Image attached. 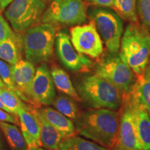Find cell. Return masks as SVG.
Segmentation results:
<instances>
[{
	"mask_svg": "<svg viewBox=\"0 0 150 150\" xmlns=\"http://www.w3.org/2000/svg\"><path fill=\"white\" fill-rule=\"evenodd\" d=\"M1 149V141H0V150Z\"/></svg>",
	"mask_w": 150,
	"mask_h": 150,
	"instance_id": "d590c367",
	"label": "cell"
},
{
	"mask_svg": "<svg viewBox=\"0 0 150 150\" xmlns=\"http://www.w3.org/2000/svg\"><path fill=\"white\" fill-rule=\"evenodd\" d=\"M136 1L137 0H114L112 7L118 16L124 20L132 23H138Z\"/></svg>",
	"mask_w": 150,
	"mask_h": 150,
	"instance_id": "603a6c76",
	"label": "cell"
},
{
	"mask_svg": "<svg viewBox=\"0 0 150 150\" xmlns=\"http://www.w3.org/2000/svg\"><path fill=\"white\" fill-rule=\"evenodd\" d=\"M136 14L141 26L150 31V0H137Z\"/></svg>",
	"mask_w": 150,
	"mask_h": 150,
	"instance_id": "484cf974",
	"label": "cell"
},
{
	"mask_svg": "<svg viewBox=\"0 0 150 150\" xmlns=\"http://www.w3.org/2000/svg\"><path fill=\"white\" fill-rule=\"evenodd\" d=\"M56 110L61 112L69 119L74 120L77 117L78 108L76 104L74 102L72 98L65 95H59L55 97L52 104Z\"/></svg>",
	"mask_w": 150,
	"mask_h": 150,
	"instance_id": "d4e9b609",
	"label": "cell"
},
{
	"mask_svg": "<svg viewBox=\"0 0 150 150\" xmlns=\"http://www.w3.org/2000/svg\"><path fill=\"white\" fill-rule=\"evenodd\" d=\"M0 100L8 109V112H13L17 115L19 109L29 107L15 92L11 91L8 88H0Z\"/></svg>",
	"mask_w": 150,
	"mask_h": 150,
	"instance_id": "cb8c5ba5",
	"label": "cell"
},
{
	"mask_svg": "<svg viewBox=\"0 0 150 150\" xmlns=\"http://www.w3.org/2000/svg\"><path fill=\"white\" fill-rule=\"evenodd\" d=\"M54 45L58 58L68 70L84 71L93 65L92 60L75 50L66 31H61L56 35Z\"/></svg>",
	"mask_w": 150,
	"mask_h": 150,
	"instance_id": "30bf717a",
	"label": "cell"
},
{
	"mask_svg": "<svg viewBox=\"0 0 150 150\" xmlns=\"http://www.w3.org/2000/svg\"><path fill=\"white\" fill-rule=\"evenodd\" d=\"M119 123V115L113 110L94 108L79 118L76 129L81 136L112 149L117 142Z\"/></svg>",
	"mask_w": 150,
	"mask_h": 150,
	"instance_id": "6da1fadb",
	"label": "cell"
},
{
	"mask_svg": "<svg viewBox=\"0 0 150 150\" xmlns=\"http://www.w3.org/2000/svg\"><path fill=\"white\" fill-rule=\"evenodd\" d=\"M38 111L50 125L59 131L63 139L74 136L75 134L74 125L68 117L52 108H41Z\"/></svg>",
	"mask_w": 150,
	"mask_h": 150,
	"instance_id": "2e32d148",
	"label": "cell"
},
{
	"mask_svg": "<svg viewBox=\"0 0 150 150\" xmlns=\"http://www.w3.org/2000/svg\"><path fill=\"white\" fill-rule=\"evenodd\" d=\"M0 78L6 86V87L11 91H13L20 97V93L16 88L11 73V66L6 62L0 60Z\"/></svg>",
	"mask_w": 150,
	"mask_h": 150,
	"instance_id": "4316f807",
	"label": "cell"
},
{
	"mask_svg": "<svg viewBox=\"0 0 150 150\" xmlns=\"http://www.w3.org/2000/svg\"><path fill=\"white\" fill-rule=\"evenodd\" d=\"M27 150H29V148H28V149Z\"/></svg>",
	"mask_w": 150,
	"mask_h": 150,
	"instance_id": "74e56055",
	"label": "cell"
},
{
	"mask_svg": "<svg viewBox=\"0 0 150 150\" xmlns=\"http://www.w3.org/2000/svg\"><path fill=\"white\" fill-rule=\"evenodd\" d=\"M70 40L79 53L93 59H97L104 52L102 40L93 21L71 28Z\"/></svg>",
	"mask_w": 150,
	"mask_h": 150,
	"instance_id": "9c48e42d",
	"label": "cell"
},
{
	"mask_svg": "<svg viewBox=\"0 0 150 150\" xmlns=\"http://www.w3.org/2000/svg\"><path fill=\"white\" fill-rule=\"evenodd\" d=\"M56 27L43 23L28 29L22 39L24 54L33 64L44 63L52 57L56 38Z\"/></svg>",
	"mask_w": 150,
	"mask_h": 150,
	"instance_id": "277c9868",
	"label": "cell"
},
{
	"mask_svg": "<svg viewBox=\"0 0 150 150\" xmlns=\"http://www.w3.org/2000/svg\"><path fill=\"white\" fill-rule=\"evenodd\" d=\"M13 0H0V8L1 10H4L6 8Z\"/></svg>",
	"mask_w": 150,
	"mask_h": 150,
	"instance_id": "1f68e13d",
	"label": "cell"
},
{
	"mask_svg": "<svg viewBox=\"0 0 150 150\" xmlns=\"http://www.w3.org/2000/svg\"><path fill=\"white\" fill-rule=\"evenodd\" d=\"M0 108H1V107H0Z\"/></svg>",
	"mask_w": 150,
	"mask_h": 150,
	"instance_id": "f35d334b",
	"label": "cell"
},
{
	"mask_svg": "<svg viewBox=\"0 0 150 150\" xmlns=\"http://www.w3.org/2000/svg\"><path fill=\"white\" fill-rule=\"evenodd\" d=\"M18 36L13 32L5 19L0 15V42L8 38H16Z\"/></svg>",
	"mask_w": 150,
	"mask_h": 150,
	"instance_id": "83f0119b",
	"label": "cell"
},
{
	"mask_svg": "<svg viewBox=\"0 0 150 150\" xmlns=\"http://www.w3.org/2000/svg\"><path fill=\"white\" fill-rule=\"evenodd\" d=\"M50 72L56 88L77 102L81 101L76 89L73 86L68 74L64 70L58 67L53 66Z\"/></svg>",
	"mask_w": 150,
	"mask_h": 150,
	"instance_id": "ac0fdd59",
	"label": "cell"
},
{
	"mask_svg": "<svg viewBox=\"0 0 150 150\" xmlns=\"http://www.w3.org/2000/svg\"><path fill=\"white\" fill-rule=\"evenodd\" d=\"M20 127L24 140L29 149L41 147L40 136V126L36 110L30 106L18 110Z\"/></svg>",
	"mask_w": 150,
	"mask_h": 150,
	"instance_id": "5bb4252c",
	"label": "cell"
},
{
	"mask_svg": "<svg viewBox=\"0 0 150 150\" xmlns=\"http://www.w3.org/2000/svg\"><path fill=\"white\" fill-rule=\"evenodd\" d=\"M127 96L132 106L137 136L142 149V150H150V117L149 114L145 108L137 104L130 95Z\"/></svg>",
	"mask_w": 150,
	"mask_h": 150,
	"instance_id": "9a60e30c",
	"label": "cell"
},
{
	"mask_svg": "<svg viewBox=\"0 0 150 150\" xmlns=\"http://www.w3.org/2000/svg\"><path fill=\"white\" fill-rule=\"evenodd\" d=\"M44 23L76 26L87 21V11L83 0H53L43 13Z\"/></svg>",
	"mask_w": 150,
	"mask_h": 150,
	"instance_id": "52a82bcc",
	"label": "cell"
},
{
	"mask_svg": "<svg viewBox=\"0 0 150 150\" xmlns=\"http://www.w3.org/2000/svg\"><path fill=\"white\" fill-rule=\"evenodd\" d=\"M0 121L11 123H16V119L12 115H11L6 111H4L1 108H0Z\"/></svg>",
	"mask_w": 150,
	"mask_h": 150,
	"instance_id": "f546056e",
	"label": "cell"
},
{
	"mask_svg": "<svg viewBox=\"0 0 150 150\" xmlns=\"http://www.w3.org/2000/svg\"><path fill=\"white\" fill-rule=\"evenodd\" d=\"M0 10H1V8H0Z\"/></svg>",
	"mask_w": 150,
	"mask_h": 150,
	"instance_id": "ab89813d",
	"label": "cell"
},
{
	"mask_svg": "<svg viewBox=\"0 0 150 150\" xmlns=\"http://www.w3.org/2000/svg\"><path fill=\"white\" fill-rule=\"evenodd\" d=\"M31 97L33 105H51L56 97L54 84L47 65L38 67L31 85Z\"/></svg>",
	"mask_w": 150,
	"mask_h": 150,
	"instance_id": "7c38bea8",
	"label": "cell"
},
{
	"mask_svg": "<svg viewBox=\"0 0 150 150\" xmlns=\"http://www.w3.org/2000/svg\"><path fill=\"white\" fill-rule=\"evenodd\" d=\"M29 150H46V149H41L40 147H34V148H31V149H29Z\"/></svg>",
	"mask_w": 150,
	"mask_h": 150,
	"instance_id": "e575fe53",
	"label": "cell"
},
{
	"mask_svg": "<svg viewBox=\"0 0 150 150\" xmlns=\"http://www.w3.org/2000/svg\"><path fill=\"white\" fill-rule=\"evenodd\" d=\"M95 74L113 84L125 95L132 92L136 81V74L120 52L105 54L95 67Z\"/></svg>",
	"mask_w": 150,
	"mask_h": 150,
	"instance_id": "5b68a950",
	"label": "cell"
},
{
	"mask_svg": "<svg viewBox=\"0 0 150 150\" xmlns=\"http://www.w3.org/2000/svg\"><path fill=\"white\" fill-rule=\"evenodd\" d=\"M7 88V87L4 84V83L3 82V81L1 80V79L0 78V88Z\"/></svg>",
	"mask_w": 150,
	"mask_h": 150,
	"instance_id": "836d02e7",
	"label": "cell"
},
{
	"mask_svg": "<svg viewBox=\"0 0 150 150\" xmlns=\"http://www.w3.org/2000/svg\"><path fill=\"white\" fill-rule=\"evenodd\" d=\"M0 128L4 134L7 141L13 150H27V145L22 134L15 125L0 121Z\"/></svg>",
	"mask_w": 150,
	"mask_h": 150,
	"instance_id": "44dd1931",
	"label": "cell"
},
{
	"mask_svg": "<svg viewBox=\"0 0 150 150\" xmlns=\"http://www.w3.org/2000/svg\"><path fill=\"white\" fill-rule=\"evenodd\" d=\"M120 49V54L135 74H142L150 55L149 30L138 23L131 22L122 36Z\"/></svg>",
	"mask_w": 150,
	"mask_h": 150,
	"instance_id": "7a4b0ae2",
	"label": "cell"
},
{
	"mask_svg": "<svg viewBox=\"0 0 150 150\" xmlns=\"http://www.w3.org/2000/svg\"><path fill=\"white\" fill-rule=\"evenodd\" d=\"M148 112V114H149V117H150V111H147Z\"/></svg>",
	"mask_w": 150,
	"mask_h": 150,
	"instance_id": "8d00e7d4",
	"label": "cell"
},
{
	"mask_svg": "<svg viewBox=\"0 0 150 150\" xmlns=\"http://www.w3.org/2000/svg\"><path fill=\"white\" fill-rule=\"evenodd\" d=\"M111 150H127V149H125V148H123L122 147H121L120 145H119L117 143L115 146H114L112 148Z\"/></svg>",
	"mask_w": 150,
	"mask_h": 150,
	"instance_id": "d6a6232c",
	"label": "cell"
},
{
	"mask_svg": "<svg viewBox=\"0 0 150 150\" xmlns=\"http://www.w3.org/2000/svg\"><path fill=\"white\" fill-rule=\"evenodd\" d=\"M80 98L95 109L117 110L123 103L122 92L97 75L85 76L76 85Z\"/></svg>",
	"mask_w": 150,
	"mask_h": 150,
	"instance_id": "3957f363",
	"label": "cell"
},
{
	"mask_svg": "<svg viewBox=\"0 0 150 150\" xmlns=\"http://www.w3.org/2000/svg\"><path fill=\"white\" fill-rule=\"evenodd\" d=\"M0 59L11 65H15L21 60L20 42L18 37L0 42Z\"/></svg>",
	"mask_w": 150,
	"mask_h": 150,
	"instance_id": "ffe728a7",
	"label": "cell"
},
{
	"mask_svg": "<svg viewBox=\"0 0 150 150\" xmlns=\"http://www.w3.org/2000/svg\"><path fill=\"white\" fill-rule=\"evenodd\" d=\"M42 0H13L5 11V16L17 31H22L35 24L45 10Z\"/></svg>",
	"mask_w": 150,
	"mask_h": 150,
	"instance_id": "ba28073f",
	"label": "cell"
},
{
	"mask_svg": "<svg viewBox=\"0 0 150 150\" xmlns=\"http://www.w3.org/2000/svg\"><path fill=\"white\" fill-rule=\"evenodd\" d=\"M88 13L95 23L108 52L119 53L124 31L123 19L115 11L106 7H95Z\"/></svg>",
	"mask_w": 150,
	"mask_h": 150,
	"instance_id": "8992f818",
	"label": "cell"
},
{
	"mask_svg": "<svg viewBox=\"0 0 150 150\" xmlns=\"http://www.w3.org/2000/svg\"><path fill=\"white\" fill-rule=\"evenodd\" d=\"M117 143L127 150H142L137 136L132 106L127 95L120 117Z\"/></svg>",
	"mask_w": 150,
	"mask_h": 150,
	"instance_id": "8fae6325",
	"label": "cell"
},
{
	"mask_svg": "<svg viewBox=\"0 0 150 150\" xmlns=\"http://www.w3.org/2000/svg\"><path fill=\"white\" fill-rule=\"evenodd\" d=\"M142 76H144L147 79L150 80V63L146 65L145 70H144V72L142 73Z\"/></svg>",
	"mask_w": 150,
	"mask_h": 150,
	"instance_id": "4dcf8cb0",
	"label": "cell"
},
{
	"mask_svg": "<svg viewBox=\"0 0 150 150\" xmlns=\"http://www.w3.org/2000/svg\"><path fill=\"white\" fill-rule=\"evenodd\" d=\"M138 104L150 111V80L138 75L134 89L129 94Z\"/></svg>",
	"mask_w": 150,
	"mask_h": 150,
	"instance_id": "d6986e66",
	"label": "cell"
},
{
	"mask_svg": "<svg viewBox=\"0 0 150 150\" xmlns=\"http://www.w3.org/2000/svg\"><path fill=\"white\" fill-rule=\"evenodd\" d=\"M59 150H108V149L95 142L73 136L63 139L59 145Z\"/></svg>",
	"mask_w": 150,
	"mask_h": 150,
	"instance_id": "7402d4cb",
	"label": "cell"
},
{
	"mask_svg": "<svg viewBox=\"0 0 150 150\" xmlns=\"http://www.w3.org/2000/svg\"><path fill=\"white\" fill-rule=\"evenodd\" d=\"M36 112L40 126L41 146L49 150H59L60 143L63 139V136L45 119L38 110H36Z\"/></svg>",
	"mask_w": 150,
	"mask_h": 150,
	"instance_id": "e0dca14e",
	"label": "cell"
},
{
	"mask_svg": "<svg viewBox=\"0 0 150 150\" xmlns=\"http://www.w3.org/2000/svg\"><path fill=\"white\" fill-rule=\"evenodd\" d=\"M11 73L16 88L22 101L32 104L31 97V85L35 74V69L29 61L20 60L11 66Z\"/></svg>",
	"mask_w": 150,
	"mask_h": 150,
	"instance_id": "4fadbf2b",
	"label": "cell"
},
{
	"mask_svg": "<svg viewBox=\"0 0 150 150\" xmlns=\"http://www.w3.org/2000/svg\"><path fill=\"white\" fill-rule=\"evenodd\" d=\"M113 1L114 0H85V1L90 4L100 7H106V8L112 7Z\"/></svg>",
	"mask_w": 150,
	"mask_h": 150,
	"instance_id": "f1b7e54d",
	"label": "cell"
}]
</instances>
